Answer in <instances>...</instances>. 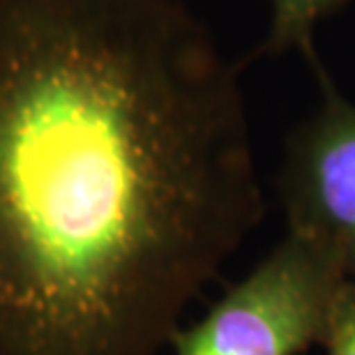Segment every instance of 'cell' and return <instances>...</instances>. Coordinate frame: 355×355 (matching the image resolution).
I'll return each mask as SVG.
<instances>
[{"label": "cell", "instance_id": "cell-1", "mask_svg": "<svg viewBox=\"0 0 355 355\" xmlns=\"http://www.w3.org/2000/svg\"><path fill=\"white\" fill-rule=\"evenodd\" d=\"M263 215L184 0H0V355H157Z\"/></svg>", "mask_w": 355, "mask_h": 355}, {"label": "cell", "instance_id": "cell-2", "mask_svg": "<svg viewBox=\"0 0 355 355\" xmlns=\"http://www.w3.org/2000/svg\"><path fill=\"white\" fill-rule=\"evenodd\" d=\"M351 275L328 247L288 231L201 321L171 339L175 355H302L328 342Z\"/></svg>", "mask_w": 355, "mask_h": 355}, {"label": "cell", "instance_id": "cell-3", "mask_svg": "<svg viewBox=\"0 0 355 355\" xmlns=\"http://www.w3.org/2000/svg\"><path fill=\"white\" fill-rule=\"evenodd\" d=\"M323 102L291 137L279 189L288 231L318 240L355 279V104L318 69Z\"/></svg>", "mask_w": 355, "mask_h": 355}, {"label": "cell", "instance_id": "cell-4", "mask_svg": "<svg viewBox=\"0 0 355 355\" xmlns=\"http://www.w3.org/2000/svg\"><path fill=\"white\" fill-rule=\"evenodd\" d=\"M344 0H270V31L263 53L300 51L316 69L314 31Z\"/></svg>", "mask_w": 355, "mask_h": 355}, {"label": "cell", "instance_id": "cell-5", "mask_svg": "<svg viewBox=\"0 0 355 355\" xmlns=\"http://www.w3.org/2000/svg\"><path fill=\"white\" fill-rule=\"evenodd\" d=\"M325 349L328 355H355V279L344 291Z\"/></svg>", "mask_w": 355, "mask_h": 355}]
</instances>
